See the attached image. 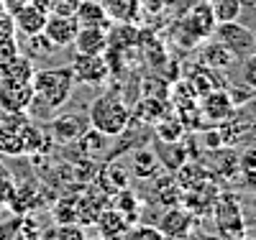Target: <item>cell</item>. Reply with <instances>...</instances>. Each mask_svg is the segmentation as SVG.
Masks as SVG:
<instances>
[{"instance_id": "6", "label": "cell", "mask_w": 256, "mask_h": 240, "mask_svg": "<svg viewBox=\"0 0 256 240\" xmlns=\"http://www.w3.org/2000/svg\"><path fill=\"white\" fill-rule=\"evenodd\" d=\"M34 100L31 82H16L0 77V110L3 113H26Z\"/></svg>"}, {"instance_id": "31", "label": "cell", "mask_w": 256, "mask_h": 240, "mask_svg": "<svg viewBox=\"0 0 256 240\" xmlns=\"http://www.w3.org/2000/svg\"><path fill=\"white\" fill-rule=\"evenodd\" d=\"M146 166V174H148V177H152V174L156 171V156L154 154H138L136 159H134V169H136V174H138V177H141V169Z\"/></svg>"}, {"instance_id": "28", "label": "cell", "mask_w": 256, "mask_h": 240, "mask_svg": "<svg viewBox=\"0 0 256 240\" xmlns=\"http://www.w3.org/2000/svg\"><path fill=\"white\" fill-rule=\"evenodd\" d=\"M18 54H20V46H18L16 36H0V64L10 61Z\"/></svg>"}, {"instance_id": "39", "label": "cell", "mask_w": 256, "mask_h": 240, "mask_svg": "<svg viewBox=\"0 0 256 240\" xmlns=\"http://www.w3.org/2000/svg\"><path fill=\"white\" fill-rule=\"evenodd\" d=\"M254 51H256V31H254Z\"/></svg>"}, {"instance_id": "13", "label": "cell", "mask_w": 256, "mask_h": 240, "mask_svg": "<svg viewBox=\"0 0 256 240\" xmlns=\"http://www.w3.org/2000/svg\"><path fill=\"white\" fill-rule=\"evenodd\" d=\"M233 110L236 105L230 102L228 92L223 90H210L205 92V100H202V115L212 123H223V120H230L233 118Z\"/></svg>"}, {"instance_id": "7", "label": "cell", "mask_w": 256, "mask_h": 240, "mask_svg": "<svg viewBox=\"0 0 256 240\" xmlns=\"http://www.w3.org/2000/svg\"><path fill=\"white\" fill-rule=\"evenodd\" d=\"M77 31H80V20L74 18V13H49L46 26H44V36L56 49L72 46Z\"/></svg>"}, {"instance_id": "3", "label": "cell", "mask_w": 256, "mask_h": 240, "mask_svg": "<svg viewBox=\"0 0 256 240\" xmlns=\"http://www.w3.org/2000/svg\"><path fill=\"white\" fill-rule=\"evenodd\" d=\"M216 228L223 240H244L246 238V220L236 194H218L216 197Z\"/></svg>"}, {"instance_id": "35", "label": "cell", "mask_w": 256, "mask_h": 240, "mask_svg": "<svg viewBox=\"0 0 256 240\" xmlns=\"http://www.w3.org/2000/svg\"><path fill=\"white\" fill-rule=\"evenodd\" d=\"M200 240H223L220 235H210V238H200Z\"/></svg>"}, {"instance_id": "1", "label": "cell", "mask_w": 256, "mask_h": 240, "mask_svg": "<svg viewBox=\"0 0 256 240\" xmlns=\"http://www.w3.org/2000/svg\"><path fill=\"white\" fill-rule=\"evenodd\" d=\"M74 74L70 67H52V69H36L31 87H34V100L28 107H41L44 118H52L59 107H64L72 97L74 90Z\"/></svg>"}, {"instance_id": "26", "label": "cell", "mask_w": 256, "mask_h": 240, "mask_svg": "<svg viewBox=\"0 0 256 240\" xmlns=\"http://www.w3.org/2000/svg\"><path fill=\"white\" fill-rule=\"evenodd\" d=\"M54 215H56V223H77V197L59 200Z\"/></svg>"}, {"instance_id": "27", "label": "cell", "mask_w": 256, "mask_h": 240, "mask_svg": "<svg viewBox=\"0 0 256 240\" xmlns=\"http://www.w3.org/2000/svg\"><path fill=\"white\" fill-rule=\"evenodd\" d=\"M136 205H138V200L134 197L131 192H120L113 207H116V210H120V212L128 217V220H134V217H136Z\"/></svg>"}, {"instance_id": "38", "label": "cell", "mask_w": 256, "mask_h": 240, "mask_svg": "<svg viewBox=\"0 0 256 240\" xmlns=\"http://www.w3.org/2000/svg\"><path fill=\"white\" fill-rule=\"evenodd\" d=\"M251 207H254V215H256V197H254V202H251Z\"/></svg>"}, {"instance_id": "20", "label": "cell", "mask_w": 256, "mask_h": 240, "mask_svg": "<svg viewBox=\"0 0 256 240\" xmlns=\"http://www.w3.org/2000/svg\"><path fill=\"white\" fill-rule=\"evenodd\" d=\"M108 207L105 200L100 194H90V197H82L77 200V223H84V225H95L98 215Z\"/></svg>"}, {"instance_id": "12", "label": "cell", "mask_w": 256, "mask_h": 240, "mask_svg": "<svg viewBox=\"0 0 256 240\" xmlns=\"http://www.w3.org/2000/svg\"><path fill=\"white\" fill-rule=\"evenodd\" d=\"M72 43H74L77 54H105V49H108V28L80 26Z\"/></svg>"}, {"instance_id": "37", "label": "cell", "mask_w": 256, "mask_h": 240, "mask_svg": "<svg viewBox=\"0 0 256 240\" xmlns=\"http://www.w3.org/2000/svg\"><path fill=\"white\" fill-rule=\"evenodd\" d=\"M0 15H6V8H3V0H0Z\"/></svg>"}, {"instance_id": "24", "label": "cell", "mask_w": 256, "mask_h": 240, "mask_svg": "<svg viewBox=\"0 0 256 240\" xmlns=\"http://www.w3.org/2000/svg\"><path fill=\"white\" fill-rule=\"evenodd\" d=\"M88 233L80 223H59V228L52 233V240H84Z\"/></svg>"}, {"instance_id": "16", "label": "cell", "mask_w": 256, "mask_h": 240, "mask_svg": "<svg viewBox=\"0 0 256 240\" xmlns=\"http://www.w3.org/2000/svg\"><path fill=\"white\" fill-rule=\"evenodd\" d=\"M238 59H236V54H233L226 43H220V41H212V43H208V46H202V64L205 67H210V69H228L230 64H236Z\"/></svg>"}, {"instance_id": "30", "label": "cell", "mask_w": 256, "mask_h": 240, "mask_svg": "<svg viewBox=\"0 0 256 240\" xmlns=\"http://www.w3.org/2000/svg\"><path fill=\"white\" fill-rule=\"evenodd\" d=\"M13 189H16V182L8 177V171H0V210L8 207V202L13 197Z\"/></svg>"}, {"instance_id": "14", "label": "cell", "mask_w": 256, "mask_h": 240, "mask_svg": "<svg viewBox=\"0 0 256 240\" xmlns=\"http://www.w3.org/2000/svg\"><path fill=\"white\" fill-rule=\"evenodd\" d=\"M90 128V123L84 120L82 115H72V113H67V115H59V118H54V123H52V138L54 141H77L84 130Z\"/></svg>"}, {"instance_id": "15", "label": "cell", "mask_w": 256, "mask_h": 240, "mask_svg": "<svg viewBox=\"0 0 256 240\" xmlns=\"http://www.w3.org/2000/svg\"><path fill=\"white\" fill-rule=\"evenodd\" d=\"M74 18L80 20V26H98V28L110 26V18L105 13L102 0H80L74 8Z\"/></svg>"}, {"instance_id": "4", "label": "cell", "mask_w": 256, "mask_h": 240, "mask_svg": "<svg viewBox=\"0 0 256 240\" xmlns=\"http://www.w3.org/2000/svg\"><path fill=\"white\" fill-rule=\"evenodd\" d=\"M220 43L236 54V59H246L248 54H254V31L241 23V20H226V23H216V31Z\"/></svg>"}, {"instance_id": "22", "label": "cell", "mask_w": 256, "mask_h": 240, "mask_svg": "<svg viewBox=\"0 0 256 240\" xmlns=\"http://www.w3.org/2000/svg\"><path fill=\"white\" fill-rule=\"evenodd\" d=\"M208 5H210V10H212L218 23L241 18V0H208Z\"/></svg>"}, {"instance_id": "34", "label": "cell", "mask_w": 256, "mask_h": 240, "mask_svg": "<svg viewBox=\"0 0 256 240\" xmlns=\"http://www.w3.org/2000/svg\"><path fill=\"white\" fill-rule=\"evenodd\" d=\"M174 240H200V238H195L192 233H187V235H182V238H174Z\"/></svg>"}, {"instance_id": "32", "label": "cell", "mask_w": 256, "mask_h": 240, "mask_svg": "<svg viewBox=\"0 0 256 240\" xmlns=\"http://www.w3.org/2000/svg\"><path fill=\"white\" fill-rule=\"evenodd\" d=\"M26 3H28V0H3V8H6V13H8V15H13L16 10H20Z\"/></svg>"}, {"instance_id": "2", "label": "cell", "mask_w": 256, "mask_h": 240, "mask_svg": "<svg viewBox=\"0 0 256 240\" xmlns=\"http://www.w3.org/2000/svg\"><path fill=\"white\" fill-rule=\"evenodd\" d=\"M88 123H90V128L98 130V133L116 138L128 128V123H131V107H128L118 95L105 92V95L95 97V102L90 105Z\"/></svg>"}, {"instance_id": "17", "label": "cell", "mask_w": 256, "mask_h": 240, "mask_svg": "<svg viewBox=\"0 0 256 240\" xmlns=\"http://www.w3.org/2000/svg\"><path fill=\"white\" fill-rule=\"evenodd\" d=\"M34 59L31 56H24V54H18L13 56L10 61L6 64H0V77L3 79H16V82H31L34 79Z\"/></svg>"}, {"instance_id": "36", "label": "cell", "mask_w": 256, "mask_h": 240, "mask_svg": "<svg viewBox=\"0 0 256 240\" xmlns=\"http://www.w3.org/2000/svg\"><path fill=\"white\" fill-rule=\"evenodd\" d=\"M84 240H108V238H102V235H95V238H84Z\"/></svg>"}, {"instance_id": "10", "label": "cell", "mask_w": 256, "mask_h": 240, "mask_svg": "<svg viewBox=\"0 0 256 240\" xmlns=\"http://www.w3.org/2000/svg\"><path fill=\"white\" fill-rule=\"evenodd\" d=\"M95 228H98V235L102 238H108V240H120L128 228H131V220L116 207H105L100 215H98V220H95Z\"/></svg>"}, {"instance_id": "5", "label": "cell", "mask_w": 256, "mask_h": 240, "mask_svg": "<svg viewBox=\"0 0 256 240\" xmlns=\"http://www.w3.org/2000/svg\"><path fill=\"white\" fill-rule=\"evenodd\" d=\"M70 69L74 74V82L82 84H102L105 79L110 77V67H108V59L102 54H74Z\"/></svg>"}, {"instance_id": "33", "label": "cell", "mask_w": 256, "mask_h": 240, "mask_svg": "<svg viewBox=\"0 0 256 240\" xmlns=\"http://www.w3.org/2000/svg\"><path fill=\"white\" fill-rule=\"evenodd\" d=\"M28 3H31V5H38V8H44V10L52 13V8H54L56 0H28Z\"/></svg>"}, {"instance_id": "23", "label": "cell", "mask_w": 256, "mask_h": 240, "mask_svg": "<svg viewBox=\"0 0 256 240\" xmlns=\"http://www.w3.org/2000/svg\"><path fill=\"white\" fill-rule=\"evenodd\" d=\"M184 133V125L177 120V118H166V120H159L156 125V136L166 143H177Z\"/></svg>"}, {"instance_id": "25", "label": "cell", "mask_w": 256, "mask_h": 240, "mask_svg": "<svg viewBox=\"0 0 256 240\" xmlns=\"http://www.w3.org/2000/svg\"><path fill=\"white\" fill-rule=\"evenodd\" d=\"M126 240H166L164 233L154 225H136V228H128V233L123 235Z\"/></svg>"}, {"instance_id": "29", "label": "cell", "mask_w": 256, "mask_h": 240, "mask_svg": "<svg viewBox=\"0 0 256 240\" xmlns=\"http://www.w3.org/2000/svg\"><path fill=\"white\" fill-rule=\"evenodd\" d=\"M241 74H244V84L248 87V90H256V51L248 54V56L244 59Z\"/></svg>"}, {"instance_id": "19", "label": "cell", "mask_w": 256, "mask_h": 240, "mask_svg": "<svg viewBox=\"0 0 256 240\" xmlns=\"http://www.w3.org/2000/svg\"><path fill=\"white\" fill-rule=\"evenodd\" d=\"M26 148H24V138H20V130L10 128V125H0V156H8V159H18L24 156Z\"/></svg>"}, {"instance_id": "21", "label": "cell", "mask_w": 256, "mask_h": 240, "mask_svg": "<svg viewBox=\"0 0 256 240\" xmlns=\"http://www.w3.org/2000/svg\"><path fill=\"white\" fill-rule=\"evenodd\" d=\"M34 205H36V192L34 189H24V187H16L13 189V197H10V202H8V210L16 215V217H24V215H28L31 210H34Z\"/></svg>"}, {"instance_id": "9", "label": "cell", "mask_w": 256, "mask_h": 240, "mask_svg": "<svg viewBox=\"0 0 256 240\" xmlns=\"http://www.w3.org/2000/svg\"><path fill=\"white\" fill-rule=\"evenodd\" d=\"M192 225H195V217H192L190 210H182V207H169L162 220H159V230L164 233L166 240H174V238H182L187 233H192Z\"/></svg>"}, {"instance_id": "8", "label": "cell", "mask_w": 256, "mask_h": 240, "mask_svg": "<svg viewBox=\"0 0 256 240\" xmlns=\"http://www.w3.org/2000/svg\"><path fill=\"white\" fill-rule=\"evenodd\" d=\"M13 28H16V36H36V33H44V26H46V18H49V10L38 8V5H31L26 3L20 10H16L13 15Z\"/></svg>"}, {"instance_id": "18", "label": "cell", "mask_w": 256, "mask_h": 240, "mask_svg": "<svg viewBox=\"0 0 256 240\" xmlns=\"http://www.w3.org/2000/svg\"><path fill=\"white\" fill-rule=\"evenodd\" d=\"M105 13H108L110 20H118V23H131L138 13L141 0H102Z\"/></svg>"}, {"instance_id": "11", "label": "cell", "mask_w": 256, "mask_h": 240, "mask_svg": "<svg viewBox=\"0 0 256 240\" xmlns=\"http://www.w3.org/2000/svg\"><path fill=\"white\" fill-rule=\"evenodd\" d=\"M184 23L190 26V31L195 33L198 41H202V38L212 36L218 20H216V15H212V10H210V5H208V0H200V3H195V5L190 8V13H187V18H184Z\"/></svg>"}]
</instances>
